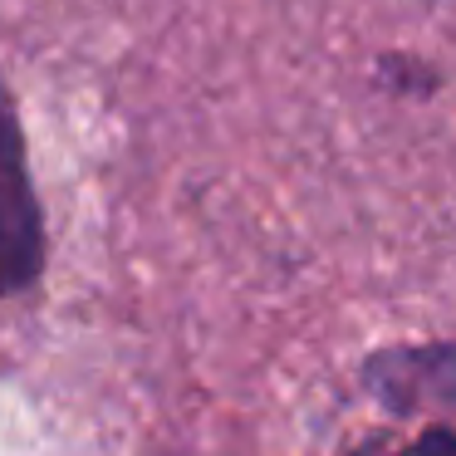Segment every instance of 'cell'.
Here are the masks:
<instances>
[{
  "instance_id": "2",
  "label": "cell",
  "mask_w": 456,
  "mask_h": 456,
  "mask_svg": "<svg viewBox=\"0 0 456 456\" xmlns=\"http://www.w3.org/2000/svg\"><path fill=\"white\" fill-rule=\"evenodd\" d=\"M368 393L393 412H422V407H456V344H417L383 348L363 368Z\"/></svg>"
},
{
  "instance_id": "1",
  "label": "cell",
  "mask_w": 456,
  "mask_h": 456,
  "mask_svg": "<svg viewBox=\"0 0 456 456\" xmlns=\"http://www.w3.org/2000/svg\"><path fill=\"white\" fill-rule=\"evenodd\" d=\"M45 270V216L30 182L25 133L0 84V295H20Z\"/></svg>"
},
{
  "instance_id": "3",
  "label": "cell",
  "mask_w": 456,
  "mask_h": 456,
  "mask_svg": "<svg viewBox=\"0 0 456 456\" xmlns=\"http://www.w3.org/2000/svg\"><path fill=\"white\" fill-rule=\"evenodd\" d=\"M397 456H456V432L452 427H427L417 442H407Z\"/></svg>"
}]
</instances>
